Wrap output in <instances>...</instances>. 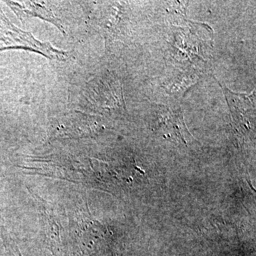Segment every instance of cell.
Listing matches in <instances>:
<instances>
[{
    "mask_svg": "<svg viewBox=\"0 0 256 256\" xmlns=\"http://www.w3.org/2000/svg\"><path fill=\"white\" fill-rule=\"evenodd\" d=\"M6 3L21 20H23L26 16L28 18L34 16V18H42L54 24L60 32L65 34V30L60 24V20L56 18L50 10H47L43 5L33 2H24L23 4H20L14 2H6Z\"/></svg>",
    "mask_w": 256,
    "mask_h": 256,
    "instance_id": "cell-2",
    "label": "cell"
},
{
    "mask_svg": "<svg viewBox=\"0 0 256 256\" xmlns=\"http://www.w3.org/2000/svg\"><path fill=\"white\" fill-rule=\"evenodd\" d=\"M11 249H12V252L13 255H14V256H22L21 255H20V252H18V250H15L14 248H11Z\"/></svg>",
    "mask_w": 256,
    "mask_h": 256,
    "instance_id": "cell-3",
    "label": "cell"
},
{
    "mask_svg": "<svg viewBox=\"0 0 256 256\" xmlns=\"http://www.w3.org/2000/svg\"><path fill=\"white\" fill-rule=\"evenodd\" d=\"M8 50H24L36 52L50 60H64L68 53L54 48L48 42H42L30 32L12 24L4 14L0 16V52Z\"/></svg>",
    "mask_w": 256,
    "mask_h": 256,
    "instance_id": "cell-1",
    "label": "cell"
}]
</instances>
